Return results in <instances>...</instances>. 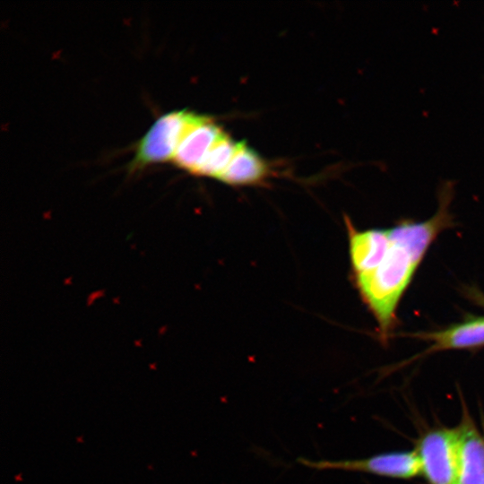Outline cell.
<instances>
[{
	"label": "cell",
	"instance_id": "cell-3",
	"mask_svg": "<svg viewBox=\"0 0 484 484\" xmlns=\"http://www.w3.org/2000/svg\"><path fill=\"white\" fill-rule=\"evenodd\" d=\"M194 115L184 109L159 117L136 144L135 154L129 163L130 171L172 160Z\"/></svg>",
	"mask_w": 484,
	"mask_h": 484
},
{
	"label": "cell",
	"instance_id": "cell-8",
	"mask_svg": "<svg viewBox=\"0 0 484 484\" xmlns=\"http://www.w3.org/2000/svg\"><path fill=\"white\" fill-rule=\"evenodd\" d=\"M265 175L264 160L246 144L238 143L220 180L232 186L250 185L259 182Z\"/></svg>",
	"mask_w": 484,
	"mask_h": 484
},
{
	"label": "cell",
	"instance_id": "cell-4",
	"mask_svg": "<svg viewBox=\"0 0 484 484\" xmlns=\"http://www.w3.org/2000/svg\"><path fill=\"white\" fill-rule=\"evenodd\" d=\"M297 462L315 470L359 471L393 479L408 480L421 475L415 450L382 453L356 460L312 461L299 457Z\"/></svg>",
	"mask_w": 484,
	"mask_h": 484
},
{
	"label": "cell",
	"instance_id": "cell-6",
	"mask_svg": "<svg viewBox=\"0 0 484 484\" xmlns=\"http://www.w3.org/2000/svg\"><path fill=\"white\" fill-rule=\"evenodd\" d=\"M222 134L220 128L208 117L194 115L172 161L180 169L194 174L205 154Z\"/></svg>",
	"mask_w": 484,
	"mask_h": 484
},
{
	"label": "cell",
	"instance_id": "cell-5",
	"mask_svg": "<svg viewBox=\"0 0 484 484\" xmlns=\"http://www.w3.org/2000/svg\"><path fill=\"white\" fill-rule=\"evenodd\" d=\"M456 429L458 434L456 484H484V436L465 409Z\"/></svg>",
	"mask_w": 484,
	"mask_h": 484
},
{
	"label": "cell",
	"instance_id": "cell-7",
	"mask_svg": "<svg viewBox=\"0 0 484 484\" xmlns=\"http://www.w3.org/2000/svg\"><path fill=\"white\" fill-rule=\"evenodd\" d=\"M414 335L431 342L428 351L480 348L484 346V316H471L445 329Z\"/></svg>",
	"mask_w": 484,
	"mask_h": 484
},
{
	"label": "cell",
	"instance_id": "cell-1",
	"mask_svg": "<svg viewBox=\"0 0 484 484\" xmlns=\"http://www.w3.org/2000/svg\"><path fill=\"white\" fill-rule=\"evenodd\" d=\"M443 186L437 212L423 221H402L377 229L370 253L352 275L360 297L373 314L380 339L387 341L396 309L427 250L445 229L451 227L448 206L453 186Z\"/></svg>",
	"mask_w": 484,
	"mask_h": 484
},
{
	"label": "cell",
	"instance_id": "cell-9",
	"mask_svg": "<svg viewBox=\"0 0 484 484\" xmlns=\"http://www.w3.org/2000/svg\"><path fill=\"white\" fill-rule=\"evenodd\" d=\"M238 143L222 134L205 154L194 174L220 179L234 156Z\"/></svg>",
	"mask_w": 484,
	"mask_h": 484
},
{
	"label": "cell",
	"instance_id": "cell-10",
	"mask_svg": "<svg viewBox=\"0 0 484 484\" xmlns=\"http://www.w3.org/2000/svg\"><path fill=\"white\" fill-rule=\"evenodd\" d=\"M472 299L478 302L480 306L484 307V295L480 293V291H475L474 290H471L469 293Z\"/></svg>",
	"mask_w": 484,
	"mask_h": 484
},
{
	"label": "cell",
	"instance_id": "cell-2",
	"mask_svg": "<svg viewBox=\"0 0 484 484\" xmlns=\"http://www.w3.org/2000/svg\"><path fill=\"white\" fill-rule=\"evenodd\" d=\"M421 475L428 484H456L458 434L456 428L438 427L424 432L416 443Z\"/></svg>",
	"mask_w": 484,
	"mask_h": 484
}]
</instances>
